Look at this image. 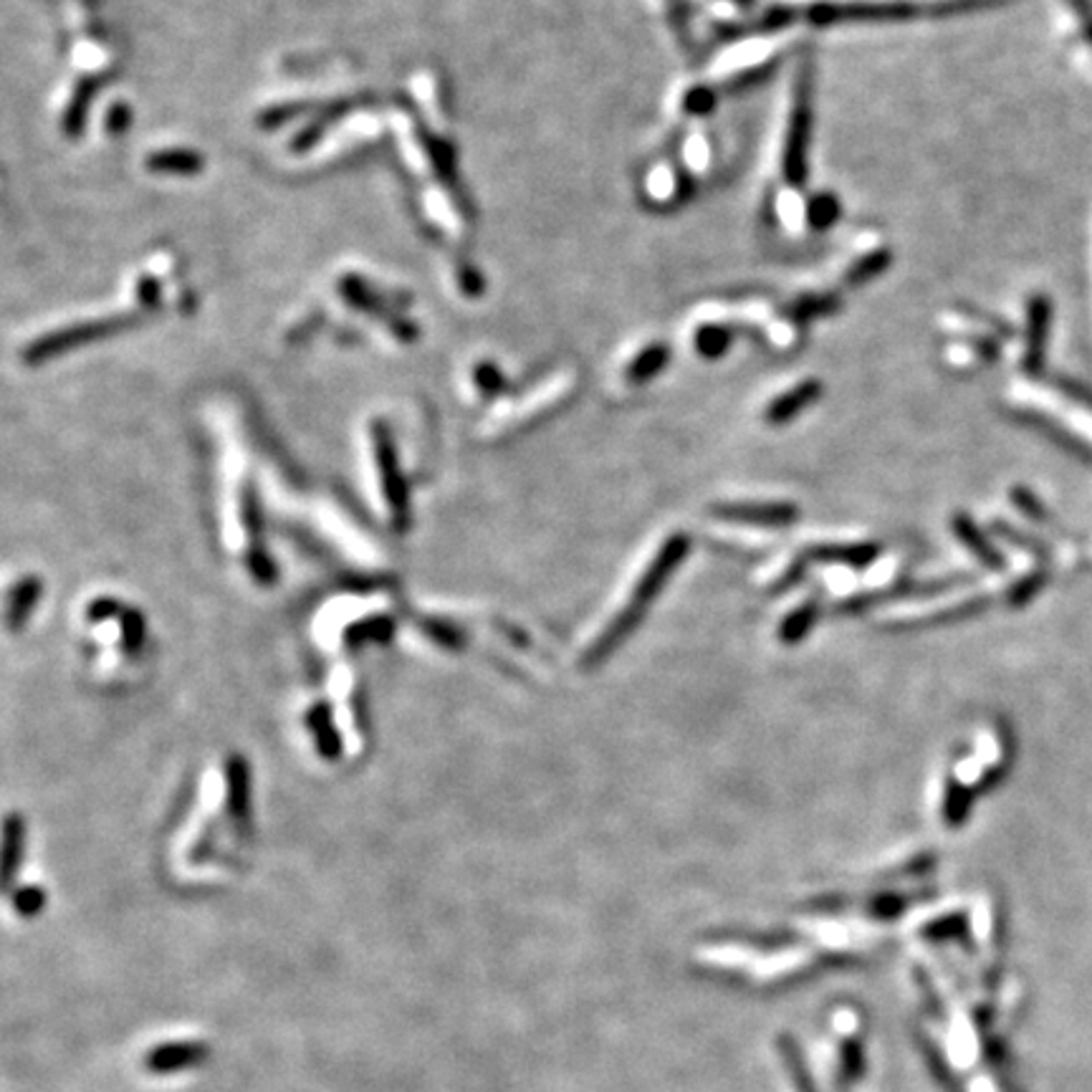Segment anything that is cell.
Here are the masks:
<instances>
[{
    "label": "cell",
    "mask_w": 1092,
    "mask_h": 1092,
    "mask_svg": "<svg viewBox=\"0 0 1092 1092\" xmlns=\"http://www.w3.org/2000/svg\"><path fill=\"white\" fill-rule=\"evenodd\" d=\"M812 135V68L805 64L797 76L794 89V109L789 119L784 150V174L789 185H805L807 180V150Z\"/></svg>",
    "instance_id": "cell-1"
},
{
    "label": "cell",
    "mask_w": 1092,
    "mask_h": 1092,
    "mask_svg": "<svg viewBox=\"0 0 1092 1092\" xmlns=\"http://www.w3.org/2000/svg\"><path fill=\"white\" fill-rule=\"evenodd\" d=\"M919 13V8L903 0L893 3H852V6H815L809 11L812 23L833 25V23H886V21H908L911 15Z\"/></svg>",
    "instance_id": "cell-2"
},
{
    "label": "cell",
    "mask_w": 1092,
    "mask_h": 1092,
    "mask_svg": "<svg viewBox=\"0 0 1092 1092\" xmlns=\"http://www.w3.org/2000/svg\"><path fill=\"white\" fill-rule=\"evenodd\" d=\"M1029 331H1027V357L1025 364L1027 370L1037 372L1042 367L1045 360V342L1047 335H1050V321H1052V304L1047 296H1035L1029 299Z\"/></svg>",
    "instance_id": "cell-3"
},
{
    "label": "cell",
    "mask_w": 1092,
    "mask_h": 1092,
    "mask_svg": "<svg viewBox=\"0 0 1092 1092\" xmlns=\"http://www.w3.org/2000/svg\"><path fill=\"white\" fill-rule=\"evenodd\" d=\"M819 392H823V384H819L817 380L802 382L799 388L784 392L782 397L774 400L772 407L766 410V421L774 423V425L789 421V417L797 415L799 410H805L807 405L815 403V400L819 397Z\"/></svg>",
    "instance_id": "cell-4"
},
{
    "label": "cell",
    "mask_w": 1092,
    "mask_h": 1092,
    "mask_svg": "<svg viewBox=\"0 0 1092 1092\" xmlns=\"http://www.w3.org/2000/svg\"><path fill=\"white\" fill-rule=\"evenodd\" d=\"M668 360H670V349L666 344L655 342L653 347L643 349V352L637 354L635 360L630 362V370H627V380H630V382L653 380L655 374H658L662 370V367L668 364Z\"/></svg>",
    "instance_id": "cell-5"
},
{
    "label": "cell",
    "mask_w": 1092,
    "mask_h": 1092,
    "mask_svg": "<svg viewBox=\"0 0 1092 1092\" xmlns=\"http://www.w3.org/2000/svg\"><path fill=\"white\" fill-rule=\"evenodd\" d=\"M727 517L731 519H741V521H762V523H782V521H789L794 517V509H789V506H749V503H739V506H727V509H721Z\"/></svg>",
    "instance_id": "cell-6"
},
{
    "label": "cell",
    "mask_w": 1092,
    "mask_h": 1092,
    "mask_svg": "<svg viewBox=\"0 0 1092 1092\" xmlns=\"http://www.w3.org/2000/svg\"><path fill=\"white\" fill-rule=\"evenodd\" d=\"M837 218H840V200H837L833 192H817V195L809 198L807 223L812 229L825 231L829 225H835Z\"/></svg>",
    "instance_id": "cell-7"
},
{
    "label": "cell",
    "mask_w": 1092,
    "mask_h": 1092,
    "mask_svg": "<svg viewBox=\"0 0 1092 1092\" xmlns=\"http://www.w3.org/2000/svg\"><path fill=\"white\" fill-rule=\"evenodd\" d=\"M731 347V331L727 327L706 325L696 331V349L706 360H715Z\"/></svg>",
    "instance_id": "cell-8"
},
{
    "label": "cell",
    "mask_w": 1092,
    "mask_h": 1092,
    "mask_svg": "<svg viewBox=\"0 0 1092 1092\" xmlns=\"http://www.w3.org/2000/svg\"><path fill=\"white\" fill-rule=\"evenodd\" d=\"M888 266H890V253L888 251H876V253H870V256L860 258L858 264H855L850 271H847L845 282H847V286H862V284H868L870 278L880 276L882 271H886Z\"/></svg>",
    "instance_id": "cell-9"
},
{
    "label": "cell",
    "mask_w": 1092,
    "mask_h": 1092,
    "mask_svg": "<svg viewBox=\"0 0 1092 1092\" xmlns=\"http://www.w3.org/2000/svg\"><path fill=\"white\" fill-rule=\"evenodd\" d=\"M837 296H805L797 307H794V317L799 321H812L817 317H825V314H833L837 309Z\"/></svg>",
    "instance_id": "cell-10"
},
{
    "label": "cell",
    "mask_w": 1092,
    "mask_h": 1092,
    "mask_svg": "<svg viewBox=\"0 0 1092 1092\" xmlns=\"http://www.w3.org/2000/svg\"><path fill=\"white\" fill-rule=\"evenodd\" d=\"M715 107V96L711 89H706V86H696V89H690L686 94V102H683V109L690 112V115H709V112Z\"/></svg>",
    "instance_id": "cell-11"
},
{
    "label": "cell",
    "mask_w": 1092,
    "mask_h": 1092,
    "mask_svg": "<svg viewBox=\"0 0 1092 1092\" xmlns=\"http://www.w3.org/2000/svg\"><path fill=\"white\" fill-rule=\"evenodd\" d=\"M958 534L964 537L966 544H972L976 549V554L984 559V562H992V564H999V556L992 552V547H986L984 544V539L976 534V529L972 527V523H966V521H961L958 523Z\"/></svg>",
    "instance_id": "cell-12"
},
{
    "label": "cell",
    "mask_w": 1092,
    "mask_h": 1092,
    "mask_svg": "<svg viewBox=\"0 0 1092 1092\" xmlns=\"http://www.w3.org/2000/svg\"><path fill=\"white\" fill-rule=\"evenodd\" d=\"M807 619H812V607L809 609H802V613L797 615H792L789 619L784 623V637L786 640H794L802 630L807 627Z\"/></svg>",
    "instance_id": "cell-13"
},
{
    "label": "cell",
    "mask_w": 1092,
    "mask_h": 1092,
    "mask_svg": "<svg viewBox=\"0 0 1092 1092\" xmlns=\"http://www.w3.org/2000/svg\"><path fill=\"white\" fill-rule=\"evenodd\" d=\"M1070 6L1082 15V19H1088V23H1090V15H1092V3H1090V0H1070Z\"/></svg>",
    "instance_id": "cell-14"
}]
</instances>
